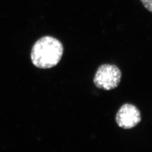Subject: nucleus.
<instances>
[{
	"label": "nucleus",
	"instance_id": "f257e3e1",
	"mask_svg": "<svg viewBox=\"0 0 152 152\" xmlns=\"http://www.w3.org/2000/svg\"><path fill=\"white\" fill-rule=\"evenodd\" d=\"M63 54V46L56 38L45 36L38 39L33 46L31 58L38 68L49 69L57 65Z\"/></svg>",
	"mask_w": 152,
	"mask_h": 152
},
{
	"label": "nucleus",
	"instance_id": "f03ea898",
	"mask_svg": "<svg viewBox=\"0 0 152 152\" xmlns=\"http://www.w3.org/2000/svg\"><path fill=\"white\" fill-rule=\"evenodd\" d=\"M122 73L117 66L103 64L99 67L94 78V83L99 88L110 90L119 85Z\"/></svg>",
	"mask_w": 152,
	"mask_h": 152
},
{
	"label": "nucleus",
	"instance_id": "7ed1b4c3",
	"mask_svg": "<svg viewBox=\"0 0 152 152\" xmlns=\"http://www.w3.org/2000/svg\"><path fill=\"white\" fill-rule=\"evenodd\" d=\"M115 120L120 127L130 129L135 127L140 122L141 114L135 106L130 104H125L118 110Z\"/></svg>",
	"mask_w": 152,
	"mask_h": 152
},
{
	"label": "nucleus",
	"instance_id": "20e7f679",
	"mask_svg": "<svg viewBox=\"0 0 152 152\" xmlns=\"http://www.w3.org/2000/svg\"><path fill=\"white\" fill-rule=\"evenodd\" d=\"M140 1L147 10L152 13V0H140Z\"/></svg>",
	"mask_w": 152,
	"mask_h": 152
}]
</instances>
